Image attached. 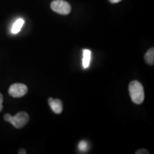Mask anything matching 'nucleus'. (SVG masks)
Wrapping results in <instances>:
<instances>
[{
  "instance_id": "1",
  "label": "nucleus",
  "mask_w": 154,
  "mask_h": 154,
  "mask_svg": "<svg viewBox=\"0 0 154 154\" xmlns=\"http://www.w3.org/2000/svg\"><path fill=\"white\" fill-rule=\"evenodd\" d=\"M128 91L132 101L136 104H140L144 101L143 86L138 81H132L129 84Z\"/></svg>"
},
{
  "instance_id": "2",
  "label": "nucleus",
  "mask_w": 154,
  "mask_h": 154,
  "mask_svg": "<svg viewBox=\"0 0 154 154\" xmlns=\"http://www.w3.org/2000/svg\"><path fill=\"white\" fill-rule=\"evenodd\" d=\"M4 119L7 122L10 123L16 128H22L28 123L29 120V116L28 113L24 111H20L16 115L12 116L9 113H6L4 116Z\"/></svg>"
},
{
  "instance_id": "3",
  "label": "nucleus",
  "mask_w": 154,
  "mask_h": 154,
  "mask_svg": "<svg viewBox=\"0 0 154 154\" xmlns=\"http://www.w3.org/2000/svg\"><path fill=\"white\" fill-rule=\"evenodd\" d=\"M51 8L54 11L59 14L67 15L72 11V7L66 1L54 0L51 3Z\"/></svg>"
},
{
  "instance_id": "4",
  "label": "nucleus",
  "mask_w": 154,
  "mask_h": 154,
  "mask_svg": "<svg viewBox=\"0 0 154 154\" xmlns=\"http://www.w3.org/2000/svg\"><path fill=\"white\" fill-rule=\"evenodd\" d=\"M28 91V88L25 84L17 83L10 86L9 94L14 98H20L25 96Z\"/></svg>"
},
{
  "instance_id": "5",
  "label": "nucleus",
  "mask_w": 154,
  "mask_h": 154,
  "mask_svg": "<svg viewBox=\"0 0 154 154\" xmlns=\"http://www.w3.org/2000/svg\"><path fill=\"white\" fill-rule=\"evenodd\" d=\"M48 103L51 107V109H52V111L55 113L59 114L62 112L63 110V104L62 101L60 99H54L52 98H49L48 99Z\"/></svg>"
},
{
  "instance_id": "6",
  "label": "nucleus",
  "mask_w": 154,
  "mask_h": 154,
  "mask_svg": "<svg viewBox=\"0 0 154 154\" xmlns=\"http://www.w3.org/2000/svg\"><path fill=\"white\" fill-rule=\"evenodd\" d=\"M91 51L88 49H84L83 51V59H82V65L83 68L87 69L89 66L90 60H91Z\"/></svg>"
},
{
  "instance_id": "7",
  "label": "nucleus",
  "mask_w": 154,
  "mask_h": 154,
  "mask_svg": "<svg viewBox=\"0 0 154 154\" xmlns=\"http://www.w3.org/2000/svg\"><path fill=\"white\" fill-rule=\"evenodd\" d=\"M144 60L147 64L153 66L154 63V49L151 48L144 55Z\"/></svg>"
},
{
  "instance_id": "8",
  "label": "nucleus",
  "mask_w": 154,
  "mask_h": 154,
  "mask_svg": "<svg viewBox=\"0 0 154 154\" xmlns=\"http://www.w3.org/2000/svg\"><path fill=\"white\" fill-rule=\"evenodd\" d=\"M24 24V19H17L16 22L14 23V24H13L12 28H11V32H12L13 34L19 33V32H20L21 29H22Z\"/></svg>"
},
{
  "instance_id": "9",
  "label": "nucleus",
  "mask_w": 154,
  "mask_h": 154,
  "mask_svg": "<svg viewBox=\"0 0 154 154\" xmlns=\"http://www.w3.org/2000/svg\"><path fill=\"white\" fill-rule=\"evenodd\" d=\"M87 147L88 144L86 141H84V140H82L79 143V149L80 151H86V150H87Z\"/></svg>"
},
{
  "instance_id": "10",
  "label": "nucleus",
  "mask_w": 154,
  "mask_h": 154,
  "mask_svg": "<svg viewBox=\"0 0 154 154\" xmlns=\"http://www.w3.org/2000/svg\"><path fill=\"white\" fill-rule=\"evenodd\" d=\"M146 154L149 153V152L148 151V150L144 149H140V150H138V151L136 152V154H146Z\"/></svg>"
},
{
  "instance_id": "11",
  "label": "nucleus",
  "mask_w": 154,
  "mask_h": 154,
  "mask_svg": "<svg viewBox=\"0 0 154 154\" xmlns=\"http://www.w3.org/2000/svg\"><path fill=\"white\" fill-rule=\"evenodd\" d=\"M3 101H4L3 96H2V94L0 93V112H1L3 109V105H2Z\"/></svg>"
},
{
  "instance_id": "12",
  "label": "nucleus",
  "mask_w": 154,
  "mask_h": 154,
  "mask_svg": "<svg viewBox=\"0 0 154 154\" xmlns=\"http://www.w3.org/2000/svg\"><path fill=\"white\" fill-rule=\"evenodd\" d=\"M18 153L19 154H26V150H25V149H21L19 150Z\"/></svg>"
},
{
  "instance_id": "13",
  "label": "nucleus",
  "mask_w": 154,
  "mask_h": 154,
  "mask_svg": "<svg viewBox=\"0 0 154 154\" xmlns=\"http://www.w3.org/2000/svg\"><path fill=\"white\" fill-rule=\"evenodd\" d=\"M121 1H122V0H109V2H110L112 3V4L119 3V2H120Z\"/></svg>"
}]
</instances>
